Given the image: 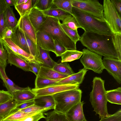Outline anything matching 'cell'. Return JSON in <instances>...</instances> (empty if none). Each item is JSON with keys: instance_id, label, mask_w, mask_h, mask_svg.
Listing matches in <instances>:
<instances>
[{"instance_id": "6", "label": "cell", "mask_w": 121, "mask_h": 121, "mask_svg": "<svg viewBox=\"0 0 121 121\" xmlns=\"http://www.w3.org/2000/svg\"><path fill=\"white\" fill-rule=\"evenodd\" d=\"M72 5L98 19L105 20L103 5L98 0H72Z\"/></svg>"}, {"instance_id": "40", "label": "cell", "mask_w": 121, "mask_h": 121, "mask_svg": "<svg viewBox=\"0 0 121 121\" xmlns=\"http://www.w3.org/2000/svg\"><path fill=\"white\" fill-rule=\"evenodd\" d=\"M44 111H40L28 116L23 119L21 121H38L42 118H46L44 115Z\"/></svg>"}, {"instance_id": "10", "label": "cell", "mask_w": 121, "mask_h": 121, "mask_svg": "<svg viewBox=\"0 0 121 121\" xmlns=\"http://www.w3.org/2000/svg\"><path fill=\"white\" fill-rule=\"evenodd\" d=\"M103 62L105 69L119 84H121V60L104 57Z\"/></svg>"}, {"instance_id": "23", "label": "cell", "mask_w": 121, "mask_h": 121, "mask_svg": "<svg viewBox=\"0 0 121 121\" xmlns=\"http://www.w3.org/2000/svg\"><path fill=\"white\" fill-rule=\"evenodd\" d=\"M35 105L44 108L54 109L55 102L52 95L36 97L34 99Z\"/></svg>"}, {"instance_id": "37", "label": "cell", "mask_w": 121, "mask_h": 121, "mask_svg": "<svg viewBox=\"0 0 121 121\" xmlns=\"http://www.w3.org/2000/svg\"><path fill=\"white\" fill-rule=\"evenodd\" d=\"M23 32L25 38L27 45L29 49L30 54L34 57L35 59L40 64L38 59L37 44L36 45L34 43L27 35L23 32Z\"/></svg>"}, {"instance_id": "38", "label": "cell", "mask_w": 121, "mask_h": 121, "mask_svg": "<svg viewBox=\"0 0 121 121\" xmlns=\"http://www.w3.org/2000/svg\"><path fill=\"white\" fill-rule=\"evenodd\" d=\"M112 40L117 53L118 60H121V33L113 34L112 35Z\"/></svg>"}, {"instance_id": "32", "label": "cell", "mask_w": 121, "mask_h": 121, "mask_svg": "<svg viewBox=\"0 0 121 121\" xmlns=\"http://www.w3.org/2000/svg\"><path fill=\"white\" fill-rule=\"evenodd\" d=\"M53 0H32V7L43 11L54 7Z\"/></svg>"}, {"instance_id": "18", "label": "cell", "mask_w": 121, "mask_h": 121, "mask_svg": "<svg viewBox=\"0 0 121 121\" xmlns=\"http://www.w3.org/2000/svg\"><path fill=\"white\" fill-rule=\"evenodd\" d=\"M11 39L16 45L26 52L30 54L23 33L18 26L13 31Z\"/></svg>"}, {"instance_id": "13", "label": "cell", "mask_w": 121, "mask_h": 121, "mask_svg": "<svg viewBox=\"0 0 121 121\" xmlns=\"http://www.w3.org/2000/svg\"><path fill=\"white\" fill-rule=\"evenodd\" d=\"M28 13L23 16L20 17L18 20L17 26L36 45V32L28 18Z\"/></svg>"}, {"instance_id": "24", "label": "cell", "mask_w": 121, "mask_h": 121, "mask_svg": "<svg viewBox=\"0 0 121 121\" xmlns=\"http://www.w3.org/2000/svg\"><path fill=\"white\" fill-rule=\"evenodd\" d=\"M4 13L6 27L10 28L13 32L17 26L18 21L15 17L13 8L7 7Z\"/></svg>"}, {"instance_id": "51", "label": "cell", "mask_w": 121, "mask_h": 121, "mask_svg": "<svg viewBox=\"0 0 121 121\" xmlns=\"http://www.w3.org/2000/svg\"><path fill=\"white\" fill-rule=\"evenodd\" d=\"M7 7L5 0H0V15L4 12Z\"/></svg>"}, {"instance_id": "50", "label": "cell", "mask_w": 121, "mask_h": 121, "mask_svg": "<svg viewBox=\"0 0 121 121\" xmlns=\"http://www.w3.org/2000/svg\"><path fill=\"white\" fill-rule=\"evenodd\" d=\"M120 15L121 16V0H111Z\"/></svg>"}, {"instance_id": "11", "label": "cell", "mask_w": 121, "mask_h": 121, "mask_svg": "<svg viewBox=\"0 0 121 121\" xmlns=\"http://www.w3.org/2000/svg\"><path fill=\"white\" fill-rule=\"evenodd\" d=\"M4 48L7 52H12L27 62L31 61L33 56L26 52L14 43L10 38L2 39Z\"/></svg>"}, {"instance_id": "33", "label": "cell", "mask_w": 121, "mask_h": 121, "mask_svg": "<svg viewBox=\"0 0 121 121\" xmlns=\"http://www.w3.org/2000/svg\"><path fill=\"white\" fill-rule=\"evenodd\" d=\"M61 79H50L36 77L35 81V88L40 89L53 85Z\"/></svg>"}, {"instance_id": "8", "label": "cell", "mask_w": 121, "mask_h": 121, "mask_svg": "<svg viewBox=\"0 0 121 121\" xmlns=\"http://www.w3.org/2000/svg\"><path fill=\"white\" fill-rule=\"evenodd\" d=\"M83 55L80 61L84 69H90L98 73H101L105 69L102 59V56L93 52L88 49L82 50Z\"/></svg>"}, {"instance_id": "34", "label": "cell", "mask_w": 121, "mask_h": 121, "mask_svg": "<svg viewBox=\"0 0 121 121\" xmlns=\"http://www.w3.org/2000/svg\"><path fill=\"white\" fill-rule=\"evenodd\" d=\"M44 114L46 115V121H67L65 114L58 113L54 110L46 113Z\"/></svg>"}, {"instance_id": "9", "label": "cell", "mask_w": 121, "mask_h": 121, "mask_svg": "<svg viewBox=\"0 0 121 121\" xmlns=\"http://www.w3.org/2000/svg\"><path fill=\"white\" fill-rule=\"evenodd\" d=\"M78 84L53 85L40 89H32L31 91L36 97L52 95L56 93L66 91L79 88Z\"/></svg>"}, {"instance_id": "52", "label": "cell", "mask_w": 121, "mask_h": 121, "mask_svg": "<svg viewBox=\"0 0 121 121\" xmlns=\"http://www.w3.org/2000/svg\"><path fill=\"white\" fill-rule=\"evenodd\" d=\"M16 0H5L6 5L7 7L14 6Z\"/></svg>"}, {"instance_id": "19", "label": "cell", "mask_w": 121, "mask_h": 121, "mask_svg": "<svg viewBox=\"0 0 121 121\" xmlns=\"http://www.w3.org/2000/svg\"><path fill=\"white\" fill-rule=\"evenodd\" d=\"M6 66L0 63V78L2 80L7 91L11 94L15 91L23 89L24 88L20 87L16 85L7 76L5 72Z\"/></svg>"}, {"instance_id": "22", "label": "cell", "mask_w": 121, "mask_h": 121, "mask_svg": "<svg viewBox=\"0 0 121 121\" xmlns=\"http://www.w3.org/2000/svg\"><path fill=\"white\" fill-rule=\"evenodd\" d=\"M7 52L8 63L13 65L25 71H30L28 62L12 52Z\"/></svg>"}, {"instance_id": "4", "label": "cell", "mask_w": 121, "mask_h": 121, "mask_svg": "<svg viewBox=\"0 0 121 121\" xmlns=\"http://www.w3.org/2000/svg\"><path fill=\"white\" fill-rule=\"evenodd\" d=\"M60 21L57 18L48 17L39 30L43 31L49 34L54 40H57L67 50H76V44L65 33L60 25Z\"/></svg>"}, {"instance_id": "39", "label": "cell", "mask_w": 121, "mask_h": 121, "mask_svg": "<svg viewBox=\"0 0 121 121\" xmlns=\"http://www.w3.org/2000/svg\"><path fill=\"white\" fill-rule=\"evenodd\" d=\"M60 25L67 35L76 44L79 41L80 36L79 35L78 30L72 29L60 23Z\"/></svg>"}, {"instance_id": "53", "label": "cell", "mask_w": 121, "mask_h": 121, "mask_svg": "<svg viewBox=\"0 0 121 121\" xmlns=\"http://www.w3.org/2000/svg\"><path fill=\"white\" fill-rule=\"evenodd\" d=\"M28 0H16L14 6L19 5L23 3H26L27 2Z\"/></svg>"}, {"instance_id": "1", "label": "cell", "mask_w": 121, "mask_h": 121, "mask_svg": "<svg viewBox=\"0 0 121 121\" xmlns=\"http://www.w3.org/2000/svg\"><path fill=\"white\" fill-rule=\"evenodd\" d=\"M112 35L85 32L79 41L90 51L104 57L118 59L114 48Z\"/></svg>"}, {"instance_id": "25", "label": "cell", "mask_w": 121, "mask_h": 121, "mask_svg": "<svg viewBox=\"0 0 121 121\" xmlns=\"http://www.w3.org/2000/svg\"><path fill=\"white\" fill-rule=\"evenodd\" d=\"M18 104L12 98L0 104V117L2 118L8 116L16 109Z\"/></svg>"}, {"instance_id": "46", "label": "cell", "mask_w": 121, "mask_h": 121, "mask_svg": "<svg viewBox=\"0 0 121 121\" xmlns=\"http://www.w3.org/2000/svg\"><path fill=\"white\" fill-rule=\"evenodd\" d=\"M6 28L4 12L0 15V36L1 38L3 33Z\"/></svg>"}, {"instance_id": "28", "label": "cell", "mask_w": 121, "mask_h": 121, "mask_svg": "<svg viewBox=\"0 0 121 121\" xmlns=\"http://www.w3.org/2000/svg\"><path fill=\"white\" fill-rule=\"evenodd\" d=\"M106 95L108 102L112 104H121V87L106 91Z\"/></svg>"}, {"instance_id": "35", "label": "cell", "mask_w": 121, "mask_h": 121, "mask_svg": "<svg viewBox=\"0 0 121 121\" xmlns=\"http://www.w3.org/2000/svg\"><path fill=\"white\" fill-rule=\"evenodd\" d=\"M62 24L74 30H77L78 28H81L75 17L70 15L61 20Z\"/></svg>"}, {"instance_id": "2", "label": "cell", "mask_w": 121, "mask_h": 121, "mask_svg": "<svg viewBox=\"0 0 121 121\" xmlns=\"http://www.w3.org/2000/svg\"><path fill=\"white\" fill-rule=\"evenodd\" d=\"M72 12L73 16L85 32L107 35H112L113 34L109 26L105 20L98 19L73 7Z\"/></svg>"}, {"instance_id": "30", "label": "cell", "mask_w": 121, "mask_h": 121, "mask_svg": "<svg viewBox=\"0 0 121 121\" xmlns=\"http://www.w3.org/2000/svg\"><path fill=\"white\" fill-rule=\"evenodd\" d=\"M52 69L60 73L68 76L75 73L67 62L56 63Z\"/></svg>"}, {"instance_id": "14", "label": "cell", "mask_w": 121, "mask_h": 121, "mask_svg": "<svg viewBox=\"0 0 121 121\" xmlns=\"http://www.w3.org/2000/svg\"><path fill=\"white\" fill-rule=\"evenodd\" d=\"M85 103L81 101L70 109L65 114L67 121H87L84 116L83 106Z\"/></svg>"}, {"instance_id": "55", "label": "cell", "mask_w": 121, "mask_h": 121, "mask_svg": "<svg viewBox=\"0 0 121 121\" xmlns=\"http://www.w3.org/2000/svg\"><path fill=\"white\" fill-rule=\"evenodd\" d=\"M1 119H2V118H1V117H0V121H1Z\"/></svg>"}, {"instance_id": "47", "label": "cell", "mask_w": 121, "mask_h": 121, "mask_svg": "<svg viewBox=\"0 0 121 121\" xmlns=\"http://www.w3.org/2000/svg\"><path fill=\"white\" fill-rule=\"evenodd\" d=\"M29 64L30 67V71L34 73L37 76L38 74L41 65L39 63L29 62Z\"/></svg>"}, {"instance_id": "31", "label": "cell", "mask_w": 121, "mask_h": 121, "mask_svg": "<svg viewBox=\"0 0 121 121\" xmlns=\"http://www.w3.org/2000/svg\"><path fill=\"white\" fill-rule=\"evenodd\" d=\"M53 3L57 8L73 16L72 0H53Z\"/></svg>"}, {"instance_id": "12", "label": "cell", "mask_w": 121, "mask_h": 121, "mask_svg": "<svg viewBox=\"0 0 121 121\" xmlns=\"http://www.w3.org/2000/svg\"><path fill=\"white\" fill-rule=\"evenodd\" d=\"M37 44L43 49L54 53V40L51 36L43 31L39 30L36 32Z\"/></svg>"}, {"instance_id": "54", "label": "cell", "mask_w": 121, "mask_h": 121, "mask_svg": "<svg viewBox=\"0 0 121 121\" xmlns=\"http://www.w3.org/2000/svg\"><path fill=\"white\" fill-rule=\"evenodd\" d=\"M3 48L4 47L3 44L2 39L0 36V48Z\"/></svg>"}, {"instance_id": "42", "label": "cell", "mask_w": 121, "mask_h": 121, "mask_svg": "<svg viewBox=\"0 0 121 121\" xmlns=\"http://www.w3.org/2000/svg\"><path fill=\"white\" fill-rule=\"evenodd\" d=\"M49 110H50L48 109L43 108L34 104L26 108L18 110L26 113H30L41 111L45 112Z\"/></svg>"}, {"instance_id": "36", "label": "cell", "mask_w": 121, "mask_h": 121, "mask_svg": "<svg viewBox=\"0 0 121 121\" xmlns=\"http://www.w3.org/2000/svg\"><path fill=\"white\" fill-rule=\"evenodd\" d=\"M14 7L20 17L23 16L28 13L32 8V0H28L26 3L15 6Z\"/></svg>"}, {"instance_id": "29", "label": "cell", "mask_w": 121, "mask_h": 121, "mask_svg": "<svg viewBox=\"0 0 121 121\" xmlns=\"http://www.w3.org/2000/svg\"><path fill=\"white\" fill-rule=\"evenodd\" d=\"M83 52L79 51L67 50L61 55V62H70L80 58Z\"/></svg>"}, {"instance_id": "7", "label": "cell", "mask_w": 121, "mask_h": 121, "mask_svg": "<svg viewBox=\"0 0 121 121\" xmlns=\"http://www.w3.org/2000/svg\"><path fill=\"white\" fill-rule=\"evenodd\" d=\"M104 17L113 34L121 33V16L111 0L103 1Z\"/></svg>"}, {"instance_id": "48", "label": "cell", "mask_w": 121, "mask_h": 121, "mask_svg": "<svg viewBox=\"0 0 121 121\" xmlns=\"http://www.w3.org/2000/svg\"><path fill=\"white\" fill-rule=\"evenodd\" d=\"M35 102L34 100L30 101L25 102L21 104H18L15 110H20L22 109L34 105Z\"/></svg>"}, {"instance_id": "20", "label": "cell", "mask_w": 121, "mask_h": 121, "mask_svg": "<svg viewBox=\"0 0 121 121\" xmlns=\"http://www.w3.org/2000/svg\"><path fill=\"white\" fill-rule=\"evenodd\" d=\"M68 76L61 74L52 69L41 66L36 77L50 79H62Z\"/></svg>"}, {"instance_id": "3", "label": "cell", "mask_w": 121, "mask_h": 121, "mask_svg": "<svg viewBox=\"0 0 121 121\" xmlns=\"http://www.w3.org/2000/svg\"><path fill=\"white\" fill-rule=\"evenodd\" d=\"M92 90L90 94V101L96 114L100 119L111 115L108 112L107 107L106 91L104 86V80L100 78L95 77L93 81Z\"/></svg>"}, {"instance_id": "5", "label": "cell", "mask_w": 121, "mask_h": 121, "mask_svg": "<svg viewBox=\"0 0 121 121\" xmlns=\"http://www.w3.org/2000/svg\"><path fill=\"white\" fill-rule=\"evenodd\" d=\"M82 92L79 88L57 93L52 95L56 112L65 114L73 106L81 101Z\"/></svg>"}, {"instance_id": "45", "label": "cell", "mask_w": 121, "mask_h": 121, "mask_svg": "<svg viewBox=\"0 0 121 121\" xmlns=\"http://www.w3.org/2000/svg\"><path fill=\"white\" fill-rule=\"evenodd\" d=\"M12 98V95L8 91L0 90V104Z\"/></svg>"}, {"instance_id": "26", "label": "cell", "mask_w": 121, "mask_h": 121, "mask_svg": "<svg viewBox=\"0 0 121 121\" xmlns=\"http://www.w3.org/2000/svg\"><path fill=\"white\" fill-rule=\"evenodd\" d=\"M40 112L26 113L20 110H16L15 109L8 116L2 118L1 121H21L25 117Z\"/></svg>"}, {"instance_id": "41", "label": "cell", "mask_w": 121, "mask_h": 121, "mask_svg": "<svg viewBox=\"0 0 121 121\" xmlns=\"http://www.w3.org/2000/svg\"><path fill=\"white\" fill-rule=\"evenodd\" d=\"M54 40L55 50L54 53L57 57L61 56V55L67 50L57 40L55 39Z\"/></svg>"}, {"instance_id": "16", "label": "cell", "mask_w": 121, "mask_h": 121, "mask_svg": "<svg viewBox=\"0 0 121 121\" xmlns=\"http://www.w3.org/2000/svg\"><path fill=\"white\" fill-rule=\"evenodd\" d=\"M11 95L12 98L17 102L18 104L33 100L36 97L29 86L24 88L21 90L15 91Z\"/></svg>"}, {"instance_id": "15", "label": "cell", "mask_w": 121, "mask_h": 121, "mask_svg": "<svg viewBox=\"0 0 121 121\" xmlns=\"http://www.w3.org/2000/svg\"><path fill=\"white\" fill-rule=\"evenodd\" d=\"M28 18L36 32L39 31L40 26L46 20L48 17L41 11L32 7L28 14Z\"/></svg>"}, {"instance_id": "21", "label": "cell", "mask_w": 121, "mask_h": 121, "mask_svg": "<svg viewBox=\"0 0 121 121\" xmlns=\"http://www.w3.org/2000/svg\"><path fill=\"white\" fill-rule=\"evenodd\" d=\"M39 61L41 66L52 69L56 63L50 57L49 51L42 49L37 44Z\"/></svg>"}, {"instance_id": "43", "label": "cell", "mask_w": 121, "mask_h": 121, "mask_svg": "<svg viewBox=\"0 0 121 121\" xmlns=\"http://www.w3.org/2000/svg\"><path fill=\"white\" fill-rule=\"evenodd\" d=\"M99 121H121V109H120L113 115L101 119Z\"/></svg>"}, {"instance_id": "27", "label": "cell", "mask_w": 121, "mask_h": 121, "mask_svg": "<svg viewBox=\"0 0 121 121\" xmlns=\"http://www.w3.org/2000/svg\"><path fill=\"white\" fill-rule=\"evenodd\" d=\"M41 11L47 17L57 18L60 20H62L66 17L71 15L56 6Z\"/></svg>"}, {"instance_id": "17", "label": "cell", "mask_w": 121, "mask_h": 121, "mask_svg": "<svg viewBox=\"0 0 121 121\" xmlns=\"http://www.w3.org/2000/svg\"><path fill=\"white\" fill-rule=\"evenodd\" d=\"M88 70L83 68L78 73L62 79L53 85L81 84Z\"/></svg>"}, {"instance_id": "44", "label": "cell", "mask_w": 121, "mask_h": 121, "mask_svg": "<svg viewBox=\"0 0 121 121\" xmlns=\"http://www.w3.org/2000/svg\"><path fill=\"white\" fill-rule=\"evenodd\" d=\"M8 58V54L7 51L3 48H0V63L6 66Z\"/></svg>"}, {"instance_id": "49", "label": "cell", "mask_w": 121, "mask_h": 121, "mask_svg": "<svg viewBox=\"0 0 121 121\" xmlns=\"http://www.w3.org/2000/svg\"><path fill=\"white\" fill-rule=\"evenodd\" d=\"M13 32V31L12 29L6 27L1 37L2 39L6 38L11 39Z\"/></svg>"}]
</instances>
